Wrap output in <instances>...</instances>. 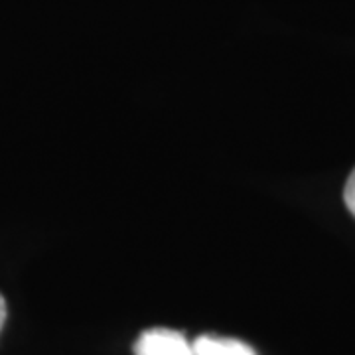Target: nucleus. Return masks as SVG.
Returning a JSON list of instances; mask_svg holds the SVG:
<instances>
[{
  "label": "nucleus",
  "instance_id": "f257e3e1",
  "mask_svg": "<svg viewBox=\"0 0 355 355\" xmlns=\"http://www.w3.org/2000/svg\"><path fill=\"white\" fill-rule=\"evenodd\" d=\"M135 355H193V347L180 331L153 328L140 334L135 343Z\"/></svg>",
  "mask_w": 355,
  "mask_h": 355
},
{
  "label": "nucleus",
  "instance_id": "f03ea898",
  "mask_svg": "<svg viewBox=\"0 0 355 355\" xmlns=\"http://www.w3.org/2000/svg\"><path fill=\"white\" fill-rule=\"evenodd\" d=\"M191 347L193 355H257L251 345L219 336H200Z\"/></svg>",
  "mask_w": 355,
  "mask_h": 355
},
{
  "label": "nucleus",
  "instance_id": "7ed1b4c3",
  "mask_svg": "<svg viewBox=\"0 0 355 355\" xmlns=\"http://www.w3.org/2000/svg\"><path fill=\"white\" fill-rule=\"evenodd\" d=\"M343 200H345L347 209L352 211V216L355 217V168L347 178V184H345V190H343Z\"/></svg>",
  "mask_w": 355,
  "mask_h": 355
},
{
  "label": "nucleus",
  "instance_id": "20e7f679",
  "mask_svg": "<svg viewBox=\"0 0 355 355\" xmlns=\"http://www.w3.org/2000/svg\"><path fill=\"white\" fill-rule=\"evenodd\" d=\"M4 322H6V300H4V296L0 294V330H2V326H4Z\"/></svg>",
  "mask_w": 355,
  "mask_h": 355
}]
</instances>
